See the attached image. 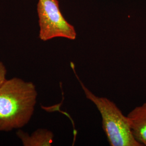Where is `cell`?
Here are the masks:
<instances>
[{
  "instance_id": "4",
  "label": "cell",
  "mask_w": 146,
  "mask_h": 146,
  "mask_svg": "<svg viewBox=\"0 0 146 146\" xmlns=\"http://www.w3.org/2000/svg\"><path fill=\"white\" fill-rule=\"evenodd\" d=\"M127 117L136 140L142 146H146V102L136 107Z\"/></svg>"
},
{
  "instance_id": "5",
  "label": "cell",
  "mask_w": 146,
  "mask_h": 146,
  "mask_svg": "<svg viewBox=\"0 0 146 146\" xmlns=\"http://www.w3.org/2000/svg\"><path fill=\"white\" fill-rule=\"evenodd\" d=\"M16 135L25 146H50L52 145L54 134L47 129L40 128L31 135L23 131H19Z\"/></svg>"
},
{
  "instance_id": "6",
  "label": "cell",
  "mask_w": 146,
  "mask_h": 146,
  "mask_svg": "<svg viewBox=\"0 0 146 146\" xmlns=\"http://www.w3.org/2000/svg\"><path fill=\"white\" fill-rule=\"evenodd\" d=\"M7 75V69L4 63L0 61V85L2 84L6 78Z\"/></svg>"
},
{
  "instance_id": "1",
  "label": "cell",
  "mask_w": 146,
  "mask_h": 146,
  "mask_svg": "<svg viewBox=\"0 0 146 146\" xmlns=\"http://www.w3.org/2000/svg\"><path fill=\"white\" fill-rule=\"evenodd\" d=\"M37 97L36 86L18 78L0 85V131L20 129L30 121Z\"/></svg>"
},
{
  "instance_id": "2",
  "label": "cell",
  "mask_w": 146,
  "mask_h": 146,
  "mask_svg": "<svg viewBox=\"0 0 146 146\" xmlns=\"http://www.w3.org/2000/svg\"><path fill=\"white\" fill-rule=\"evenodd\" d=\"M72 66L86 97L99 111L102 128L110 146H142L133 136L127 116L122 113L114 102L107 98L98 96L91 92L80 80Z\"/></svg>"
},
{
  "instance_id": "3",
  "label": "cell",
  "mask_w": 146,
  "mask_h": 146,
  "mask_svg": "<svg viewBox=\"0 0 146 146\" xmlns=\"http://www.w3.org/2000/svg\"><path fill=\"white\" fill-rule=\"evenodd\" d=\"M37 11L41 40L47 41L57 37L76 38V30L63 16L58 0H38Z\"/></svg>"
}]
</instances>
